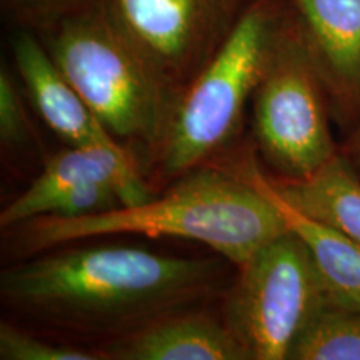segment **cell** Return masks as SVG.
I'll return each instance as SVG.
<instances>
[{
    "instance_id": "obj_1",
    "label": "cell",
    "mask_w": 360,
    "mask_h": 360,
    "mask_svg": "<svg viewBox=\"0 0 360 360\" xmlns=\"http://www.w3.org/2000/svg\"><path fill=\"white\" fill-rule=\"evenodd\" d=\"M227 260L174 257L130 245L65 244L19 259L0 274L2 304L52 334L92 347L177 310L224 295Z\"/></svg>"
},
{
    "instance_id": "obj_2",
    "label": "cell",
    "mask_w": 360,
    "mask_h": 360,
    "mask_svg": "<svg viewBox=\"0 0 360 360\" xmlns=\"http://www.w3.org/2000/svg\"><path fill=\"white\" fill-rule=\"evenodd\" d=\"M285 231L289 225L262 188L214 162L174 180L143 204L79 219L40 215L6 232L19 259L94 237L142 233L200 242L238 267Z\"/></svg>"
},
{
    "instance_id": "obj_3",
    "label": "cell",
    "mask_w": 360,
    "mask_h": 360,
    "mask_svg": "<svg viewBox=\"0 0 360 360\" xmlns=\"http://www.w3.org/2000/svg\"><path fill=\"white\" fill-rule=\"evenodd\" d=\"M287 11L285 0H254L219 51L179 94L160 141L142 162L155 193L220 160V154L232 147Z\"/></svg>"
},
{
    "instance_id": "obj_4",
    "label": "cell",
    "mask_w": 360,
    "mask_h": 360,
    "mask_svg": "<svg viewBox=\"0 0 360 360\" xmlns=\"http://www.w3.org/2000/svg\"><path fill=\"white\" fill-rule=\"evenodd\" d=\"M39 39L97 119L142 164L160 141L175 97L117 25L105 0Z\"/></svg>"
},
{
    "instance_id": "obj_5",
    "label": "cell",
    "mask_w": 360,
    "mask_h": 360,
    "mask_svg": "<svg viewBox=\"0 0 360 360\" xmlns=\"http://www.w3.org/2000/svg\"><path fill=\"white\" fill-rule=\"evenodd\" d=\"M330 119L326 87L289 8L252 98V132L274 177L307 179L339 152Z\"/></svg>"
},
{
    "instance_id": "obj_6",
    "label": "cell",
    "mask_w": 360,
    "mask_h": 360,
    "mask_svg": "<svg viewBox=\"0 0 360 360\" xmlns=\"http://www.w3.org/2000/svg\"><path fill=\"white\" fill-rule=\"evenodd\" d=\"M224 292L222 317L249 360H283L327 302L307 245L290 229L259 247Z\"/></svg>"
},
{
    "instance_id": "obj_7",
    "label": "cell",
    "mask_w": 360,
    "mask_h": 360,
    "mask_svg": "<svg viewBox=\"0 0 360 360\" xmlns=\"http://www.w3.org/2000/svg\"><path fill=\"white\" fill-rule=\"evenodd\" d=\"M254 0H105L110 15L177 96L227 40Z\"/></svg>"
},
{
    "instance_id": "obj_8",
    "label": "cell",
    "mask_w": 360,
    "mask_h": 360,
    "mask_svg": "<svg viewBox=\"0 0 360 360\" xmlns=\"http://www.w3.org/2000/svg\"><path fill=\"white\" fill-rule=\"evenodd\" d=\"M85 184H107L119 193L122 207L143 204L155 195L141 159L120 142L67 146L45 162L30 186L0 212L4 231L47 214L60 193Z\"/></svg>"
},
{
    "instance_id": "obj_9",
    "label": "cell",
    "mask_w": 360,
    "mask_h": 360,
    "mask_svg": "<svg viewBox=\"0 0 360 360\" xmlns=\"http://www.w3.org/2000/svg\"><path fill=\"white\" fill-rule=\"evenodd\" d=\"M327 92L332 119L360 122V0H285Z\"/></svg>"
},
{
    "instance_id": "obj_10",
    "label": "cell",
    "mask_w": 360,
    "mask_h": 360,
    "mask_svg": "<svg viewBox=\"0 0 360 360\" xmlns=\"http://www.w3.org/2000/svg\"><path fill=\"white\" fill-rule=\"evenodd\" d=\"M12 56L35 110L65 146L119 142L62 74L37 35L13 30Z\"/></svg>"
},
{
    "instance_id": "obj_11",
    "label": "cell",
    "mask_w": 360,
    "mask_h": 360,
    "mask_svg": "<svg viewBox=\"0 0 360 360\" xmlns=\"http://www.w3.org/2000/svg\"><path fill=\"white\" fill-rule=\"evenodd\" d=\"M97 349L107 360H249L222 315L204 307L162 315Z\"/></svg>"
},
{
    "instance_id": "obj_12",
    "label": "cell",
    "mask_w": 360,
    "mask_h": 360,
    "mask_svg": "<svg viewBox=\"0 0 360 360\" xmlns=\"http://www.w3.org/2000/svg\"><path fill=\"white\" fill-rule=\"evenodd\" d=\"M242 174L267 193L278 207L292 232L302 238L312 255L321 276L327 302L347 309L360 310V244L344 233L321 222L305 217L290 205L278 199L267 182V175L260 172L254 160L242 155L236 162L225 164Z\"/></svg>"
},
{
    "instance_id": "obj_13",
    "label": "cell",
    "mask_w": 360,
    "mask_h": 360,
    "mask_svg": "<svg viewBox=\"0 0 360 360\" xmlns=\"http://www.w3.org/2000/svg\"><path fill=\"white\" fill-rule=\"evenodd\" d=\"M278 199L305 217L344 233L360 244V174L339 152L307 179L269 177Z\"/></svg>"
},
{
    "instance_id": "obj_14",
    "label": "cell",
    "mask_w": 360,
    "mask_h": 360,
    "mask_svg": "<svg viewBox=\"0 0 360 360\" xmlns=\"http://www.w3.org/2000/svg\"><path fill=\"white\" fill-rule=\"evenodd\" d=\"M289 360H360V310L326 302L289 350Z\"/></svg>"
},
{
    "instance_id": "obj_15",
    "label": "cell",
    "mask_w": 360,
    "mask_h": 360,
    "mask_svg": "<svg viewBox=\"0 0 360 360\" xmlns=\"http://www.w3.org/2000/svg\"><path fill=\"white\" fill-rule=\"evenodd\" d=\"M0 359L2 360H107L96 347H82L51 340L12 322L0 323Z\"/></svg>"
},
{
    "instance_id": "obj_16",
    "label": "cell",
    "mask_w": 360,
    "mask_h": 360,
    "mask_svg": "<svg viewBox=\"0 0 360 360\" xmlns=\"http://www.w3.org/2000/svg\"><path fill=\"white\" fill-rule=\"evenodd\" d=\"M96 2L98 0H0V7L13 30H27L42 37L67 17Z\"/></svg>"
},
{
    "instance_id": "obj_17",
    "label": "cell",
    "mask_w": 360,
    "mask_h": 360,
    "mask_svg": "<svg viewBox=\"0 0 360 360\" xmlns=\"http://www.w3.org/2000/svg\"><path fill=\"white\" fill-rule=\"evenodd\" d=\"M32 125L24 98L11 69L0 70V142L7 150H20L30 143Z\"/></svg>"
},
{
    "instance_id": "obj_18",
    "label": "cell",
    "mask_w": 360,
    "mask_h": 360,
    "mask_svg": "<svg viewBox=\"0 0 360 360\" xmlns=\"http://www.w3.org/2000/svg\"><path fill=\"white\" fill-rule=\"evenodd\" d=\"M122 207L119 193L107 184H85L57 197L45 215L60 219H79L109 212Z\"/></svg>"
},
{
    "instance_id": "obj_19",
    "label": "cell",
    "mask_w": 360,
    "mask_h": 360,
    "mask_svg": "<svg viewBox=\"0 0 360 360\" xmlns=\"http://www.w3.org/2000/svg\"><path fill=\"white\" fill-rule=\"evenodd\" d=\"M340 152L352 162L354 167L360 174V122L350 130L345 142L339 147Z\"/></svg>"
}]
</instances>
